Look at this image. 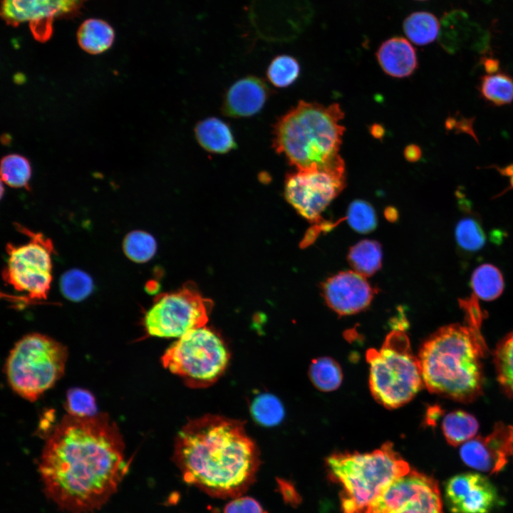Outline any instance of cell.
Returning a JSON list of instances; mask_svg holds the SVG:
<instances>
[{
    "label": "cell",
    "mask_w": 513,
    "mask_h": 513,
    "mask_svg": "<svg viewBox=\"0 0 513 513\" xmlns=\"http://www.w3.org/2000/svg\"><path fill=\"white\" fill-rule=\"evenodd\" d=\"M128 467L120 430L103 413L66 415L46 440L38 464L46 496L68 513L103 507Z\"/></svg>",
    "instance_id": "1"
},
{
    "label": "cell",
    "mask_w": 513,
    "mask_h": 513,
    "mask_svg": "<svg viewBox=\"0 0 513 513\" xmlns=\"http://www.w3.org/2000/svg\"><path fill=\"white\" fill-rule=\"evenodd\" d=\"M172 460L186 483L222 499L243 496L260 465L258 448L244 423L214 415L190 420L181 428Z\"/></svg>",
    "instance_id": "2"
},
{
    "label": "cell",
    "mask_w": 513,
    "mask_h": 513,
    "mask_svg": "<svg viewBox=\"0 0 513 513\" xmlns=\"http://www.w3.org/2000/svg\"><path fill=\"white\" fill-rule=\"evenodd\" d=\"M487 351L480 331L459 323L441 327L418 354L424 385L442 397L472 402L482 393V359Z\"/></svg>",
    "instance_id": "3"
},
{
    "label": "cell",
    "mask_w": 513,
    "mask_h": 513,
    "mask_svg": "<svg viewBox=\"0 0 513 513\" xmlns=\"http://www.w3.org/2000/svg\"><path fill=\"white\" fill-rule=\"evenodd\" d=\"M343 118L338 103L300 100L274 124L273 147L297 170L330 165L341 158Z\"/></svg>",
    "instance_id": "4"
},
{
    "label": "cell",
    "mask_w": 513,
    "mask_h": 513,
    "mask_svg": "<svg viewBox=\"0 0 513 513\" xmlns=\"http://www.w3.org/2000/svg\"><path fill=\"white\" fill-rule=\"evenodd\" d=\"M326 463L342 487L343 513H366L395 480L411 469L389 442L370 452H336Z\"/></svg>",
    "instance_id": "5"
},
{
    "label": "cell",
    "mask_w": 513,
    "mask_h": 513,
    "mask_svg": "<svg viewBox=\"0 0 513 513\" xmlns=\"http://www.w3.org/2000/svg\"><path fill=\"white\" fill-rule=\"evenodd\" d=\"M366 361L370 366L371 393L387 408L408 403L424 385L418 357L413 354L408 337L401 330L391 331L380 349H368Z\"/></svg>",
    "instance_id": "6"
},
{
    "label": "cell",
    "mask_w": 513,
    "mask_h": 513,
    "mask_svg": "<svg viewBox=\"0 0 513 513\" xmlns=\"http://www.w3.org/2000/svg\"><path fill=\"white\" fill-rule=\"evenodd\" d=\"M67 358V348L61 343L41 333L27 334L7 358V380L18 395L34 401L61 378Z\"/></svg>",
    "instance_id": "7"
},
{
    "label": "cell",
    "mask_w": 513,
    "mask_h": 513,
    "mask_svg": "<svg viewBox=\"0 0 513 513\" xmlns=\"http://www.w3.org/2000/svg\"><path fill=\"white\" fill-rule=\"evenodd\" d=\"M229 361V353L221 337L205 326L180 337L161 357L162 366L191 388L214 383Z\"/></svg>",
    "instance_id": "8"
},
{
    "label": "cell",
    "mask_w": 513,
    "mask_h": 513,
    "mask_svg": "<svg viewBox=\"0 0 513 513\" xmlns=\"http://www.w3.org/2000/svg\"><path fill=\"white\" fill-rule=\"evenodd\" d=\"M212 307V301L187 283L177 291L157 297L144 316V327L151 336L180 338L204 326Z\"/></svg>",
    "instance_id": "9"
},
{
    "label": "cell",
    "mask_w": 513,
    "mask_h": 513,
    "mask_svg": "<svg viewBox=\"0 0 513 513\" xmlns=\"http://www.w3.org/2000/svg\"><path fill=\"white\" fill-rule=\"evenodd\" d=\"M20 228L29 240L20 245H7L3 279L31 299H45L52 281V242L41 233Z\"/></svg>",
    "instance_id": "10"
},
{
    "label": "cell",
    "mask_w": 513,
    "mask_h": 513,
    "mask_svg": "<svg viewBox=\"0 0 513 513\" xmlns=\"http://www.w3.org/2000/svg\"><path fill=\"white\" fill-rule=\"evenodd\" d=\"M345 171L341 157L323 167L290 172L285 180V197L302 217L316 222L323 211L344 188Z\"/></svg>",
    "instance_id": "11"
},
{
    "label": "cell",
    "mask_w": 513,
    "mask_h": 513,
    "mask_svg": "<svg viewBox=\"0 0 513 513\" xmlns=\"http://www.w3.org/2000/svg\"><path fill=\"white\" fill-rule=\"evenodd\" d=\"M366 513H443L437 482L410 469L395 480Z\"/></svg>",
    "instance_id": "12"
},
{
    "label": "cell",
    "mask_w": 513,
    "mask_h": 513,
    "mask_svg": "<svg viewBox=\"0 0 513 513\" xmlns=\"http://www.w3.org/2000/svg\"><path fill=\"white\" fill-rule=\"evenodd\" d=\"M444 490L446 505L452 513H490L501 502L496 487L476 472L451 477Z\"/></svg>",
    "instance_id": "13"
},
{
    "label": "cell",
    "mask_w": 513,
    "mask_h": 513,
    "mask_svg": "<svg viewBox=\"0 0 513 513\" xmlns=\"http://www.w3.org/2000/svg\"><path fill=\"white\" fill-rule=\"evenodd\" d=\"M66 0H1V15L9 25L28 22L32 34L40 42L52 34L53 21L64 16Z\"/></svg>",
    "instance_id": "14"
},
{
    "label": "cell",
    "mask_w": 513,
    "mask_h": 513,
    "mask_svg": "<svg viewBox=\"0 0 513 513\" xmlns=\"http://www.w3.org/2000/svg\"><path fill=\"white\" fill-rule=\"evenodd\" d=\"M328 306L339 315H350L369 306L375 290L366 277L356 271L338 273L328 279L322 286Z\"/></svg>",
    "instance_id": "15"
},
{
    "label": "cell",
    "mask_w": 513,
    "mask_h": 513,
    "mask_svg": "<svg viewBox=\"0 0 513 513\" xmlns=\"http://www.w3.org/2000/svg\"><path fill=\"white\" fill-rule=\"evenodd\" d=\"M460 455L472 468L491 474L499 472L510 456L509 426L496 423L487 436H477L462 444Z\"/></svg>",
    "instance_id": "16"
},
{
    "label": "cell",
    "mask_w": 513,
    "mask_h": 513,
    "mask_svg": "<svg viewBox=\"0 0 513 513\" xmlns=\"http://www.w3.org/2000/svg\"><path fill=\"white\" fill-rule=\"evenodd\" d=\"M440 24L438 41L449 52L456 51L468 43L484 50L488 46L489 34L479 24L472 21L468 14L462 9L446 12Z\"/></svg>",
    "instance_id": "17"
},
{
    "label": "cell",
    "mask_w": 513,
    "mask_h": 513,
    "mask_svg": "<svg viewBox=\"0 0 513 513\" xmlns=\"http://www.w3.org/2000/svg\"><path fill=\"white\" fill-rule=\"evenodd\" d=\"M269 95V88L261 78L249 76L234 82L224 95L223 113L232 118L249 117L258 113Z\"/></svg>",
    "instance_id": "18"
},
{
    "label": "cell",
    "mask_w": 513,
    "mask_h": 513,
    "mask_svg": "<svg viewBox=\"0 0 513 513\" xmlns=\"http://www.w3.org/2000/svg\"><path fill=\"white\" fill-rule=\"evenodd\" d=\"M376 58L383 71L395 78L411 75L418 64L414 47L401 36L383 41L377 50Z\"/></svg>",
    "instance_id": "19"
},
{
    "label": "cell",
    "mask_w": 513,
    "mask_h": 513,
    "mask_svg": "<svg viewBox=\"0 0 513 513\" xmlns=\"http://www.w3.org/2000/svg\"><path fill=\"white\" fill-rule=\"evenodd\" d=\"M195 134L201 147L212 153H227L237 146L229 126L217 118L200 121L195 128Z\"/></svg>",
    "instance_id": "20"
},
{
    "label": "cell",
    "mask_w": 513,
    "mask_h": 513,
    "mask_svg": "<svg viewBox=\"0 0 513 513\" xmlns=\"http://www.w3.org/2000/svg\"><path fill=\"white\" fill-rule=\"evenodd\" d=\"M113 28L105 21L89 19L85 21L77 32L80 47L90 54H100L110 48L114 41Z\"/></svg>",
    "instance_id": "21"
},
{
    "label": "cell",
    "mask_w": 513,
    "mask_h": 513,
    "mask_svg": "<svg viewBox=\"0 0 513 513\" xmlns=\"http://www.w3.org/2000/svg\"><path fill=\"white\" fill-rule=\"evenodd\" d=\"M440 26L437 18L428 11L413 12L403 23L405 35L418 46L428 45L438 38Z\"/></svg>",
    "instance_id": "22"
},
{
    "label": "cell",
    "mask_w": 513,
    "mask_h": 513,
    "mask_svg": "<svg viewBox=\"0 0 513 513\" xmlns=\"http://www.w3.org/2000/svg\"><path fill=\"white\" fill-rule=\"evenodd\" d=\"M478 91L487 103L502 106L513 102V78L507 73L497 72L480 77Z\"/></svg>",
    "instance_id": "23"
},
{
    "label": "cell",
    "mask_w": 513,
    "mask_h": 513,
    "mask_svg": "<svg viewBox=\"0 0 513 513\" xmlns=\"http://www.w3.org/2000/svg\"><path fill=\"white\" fill-rule=\"evenodd\" d=\"M479 429L476 418L471 414L455 410L447 414L442 423V430L447 442L452 446L462 445L473 438Z\"/></svg>",
    "instance_id": "24"
},
{
    "label": "cell",
    "mask_w": 513,
    "mask_h": 513,
    "mask_svg": "<svg viewBox=\"0 0 513 513\" xmlns=\"http://www.w3.org/2000/svg\"><path fill=\"white\" fill-rule=\"evenodd\" d=\"M348 260L354 271L365 277L370 276L381 266V247L373 240L361 241L351 248Z\"/></svg>",
    "instance_id": "25"
},
{
    "label": "cell",
    "mask_w": 513,
    "mask_h": 513,
    "mask_svg": "<svg viewBox=\"0 0 513 513\" xmlns=\"http://www.w3.org/2000/svg\"><path fill=\"white\" fill-rule=\"evenodd\" d=\"M471 284L475 295L484 301L494 300L504 289L500 271L489 264H482L473 271Z\"/></svg>",
    "instance_id": "26"
},
{
    "label": "cell",
    "mask_w": 513,
    "mask_h": 513,
    "mask_svg": "<svg viewBox=\"0 0 513 513\" xmlns=\"http://www.w3.org/2000/svg\"><path fill=\"white\" fill-rule=\"evenodd\" d=\"M309 378L316 388L323 392L336 390L341 384L343 374L339 364L329 357L313 360L309 370Z\"/></svg>",
    "instance_id": "27"
},
{
    "label": "cell",
    "mask_w": 513,
    "mask_h": 513,
    "mask_svg": "<svg viewBox=\"0 0 513 513\" xmlns=\"http://www.w3.org/2000/svg\"><path fill=\"white\" fill-rule=\"evenodd\" d=\"M494 361L500 386L509 398H513V331L497 344Z\"/></svg>",
    "instance_id": "28"
},
{
    "label": "cell",
    "mask_w": 513,
    "mask_h": 513,
    "mask_svg": "<svg viewBox=\"0 0 513 513\" xmlns=\"http://www.w3.org/2000/svg\"><path fill=\"white\" fill-rule=\"evenodd\" d=\"M1 180L14 188H29L31 166L29 160L17 153L4 156L1 160Z\"/></svg>",
    "instance_id": "29"
},
{
    "label": "cell",
    "mask_w": 513,
    "mask_h": 513,
    "mask_svg": "<svg viewBox=\"0 0 513 513\" xmlns=\"http://www.w3.org/2000/svg\"><path fill=\"white\" fill-rule=\"evenodd\" d=\"M250 412L254 420L265 427L279 424L285 415L281 401L270 393H261L255 397L251 403Z\"/></svg>",
    "instance_id": "30"
},
{
    "label": "cell",
    "mask_w": 513,
    "mask_h": 513,
    "mask_svg": "<svg viewBox=\"0 0 513 513\" xmlns=\"http://www.w3.org/2000/svg\"><path fill=\"white\" fill-rule=\"evenodd\" d=\"M125 256L131 261L144 263L155 254L157 244L154 237L143 231L135 230L126 235L123 243Z\"/></svg>",
    "instance_id": "31"
},
{
    "label": "cell",
    "mask_w": 513,
    "mask_h": 513,
    "mask_svg": "<svg viewBox=\"0 0 513 513\" xmlns=\"http://www.w3.org/2000/svg\"><path fill=\"white\" fill-rule=\"evenodd\" d=\"M455 239L460 249L467 252L479 251L486 241L480 223L473 217H465L458 222L455 227Z\"/></svg>",
    "instance_id": "32"
},
{
    "label": "cell",
    "mask_w": 513,
    "mask_h": 513,
    "mask_svg": "<svg viewBox=\"0 0 513 513\" xmlns=\"http://www.w3.org/2000/svg\"><path fill=\"white\" fill-rule=\"evenodd\" d=\"M300 66L297 60L289 55H279L271 61L266 75L276 87L284 88L291 85L299 77Z\"/></svg>",
    "instance_id": "33"
},
{
    "label": "cell",
    "mask_w": 513,
    "mask_h": 513,
    "mask_svg": "<svg viewBox=\"0 0 513 513\" xmlns=\"http://www.w3.org/2000/svg\"><path fill=\"white\" fill-rule=\"evenodd\" d=\"M93 284L90 276L84 271L73 269L64 273L60 280L63 295L72 301H80L90 295Z\"/></svg>",
    "instance_id": "34"
},
{
    "label": "cell",
    "mask_w": 513,
    "mask_h": 513,
    "mask_svg": "<svg viewBox=\"0 0 513 513\" xmlns=\"http://www.w3.org/2000/svg\"><path fill=\"white\" fill-rule=\"evenodd\" d=\"M66 407L68 415L90 417L97 415L95 398L88 390L73 388L66 395Z\"/></svg>",
    "instance_id": "35"
},
{
    "label": "cell",
    "mask_w": 513,
    "mask_h": 513,
    "mask_svg": "<svg viewBox=\"0 0 513 513\" xmlns=\"http://www.w3.org/2000/svg\"><path fill=\"white\" fill-rule=\"evenodd\" d=\"M347 219L358 232L367 233L376 227V215L372 206L363 200H355L349 206Z\"/></svg>",
    "instance_id": "36"
},
{
    "label": "cell",
    "mask_w": 513,
    "mask_h": 513,
    "mask_svg": "<svg viewBox=\"0 0 513 513\" xmlns=\"http://www.w3.org/2000/svg\"><path fill=\"white\" fill-rule=\"evenodd\" d=\"M224 513H267L259 503L249 497L233 499L224 507Z\"/></svg>",
    "instance_id": "37"
},
{
    "label": "cell",
    "mask_w": 513,
    "mask_h": 513,
    "mask_svg": "<svg viewBox=\"0 0 513 513\" xmlns=\"http://www.w3.org/2000/svg\"><path fill=\"white\" fill-rule=\"evenodd\" d=\"M404 156L409 162H417L422 157L421 148L417 145L410 144L404 150Z\"/></svg>",
    "instance_id": "38"
},
{
    "label": "cell",
    "mask_w": 513,
    "mask_h": 513,
    "mask_svg": "<svg viewBox=\"0 0 513 513\" xmlns=\"http://www.w3.org/2000/svg\"><path fill=\"white\" fill-rule=\"evenodd\" d=\"M482 63L487 74H492L498 72L499 61L493 57H484L482 59Z\"/></svg>",
    "instance_id": "39"
},
{
    "label": "cell",
    "mask_w": 513,
    "mask_h": 513,
    "mask_svg": "<svg viewBox=\"0 0 513 513\" xmlns=\"http://www.w3.org/2000/svg\"><path fill=\"white\" fill-rule=\"evenodd\" d=\"M370 134L375 138H382L385 134L384 128L379 124H373L370 126Z\"/></svg>",
    "instance_id": "40"
},
{
    "label": "cell",
    "mask_w": 513,
    "mask_h": 513,
    "mask_svg": "<svg viewBox=\"0 0 513 513\" xmlns=\"http://www.w3.org/2000/svg\"><path fill=\"white\" fill-rule=\"evenodd\" d=\"M509 452L513 457V426H509Z\"/></svg>",
    "instance_id": "41"
},
{
    "label": "cell",
    "mask_w": 513,
    "mask_h": 513,
    "mask_svg": "<svg viewBox=\"0 0 513 513\" xmlns=\"http://www.w3.org/2000/svg\"><path fill=\"white\" fill-rule=\"evenodd\" d=\"M417 1H426V0H417Z\"/></svg>",
    "instance_id": "42"
}]
</instances>
